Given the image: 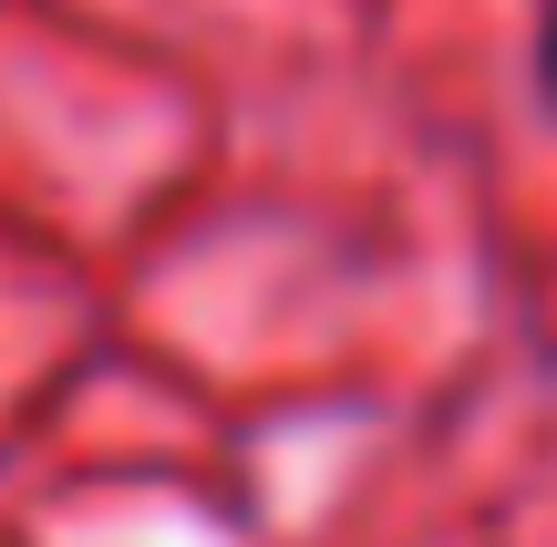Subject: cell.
<instances>
[{"mask_svg": "<svg viewBox=\"0 0 557 547\" xmlns=\"http://www.w3.org/2000/svg\"><path fill=\"white\" fill-rule=\"evenodd\" d=\"M537 94L557 103V0H547V21H537Z\"/></svg>", "mask_w": 557, "mask_h": 547, "instance_id": "cell-1", "label": "cell"}]
</instances>
